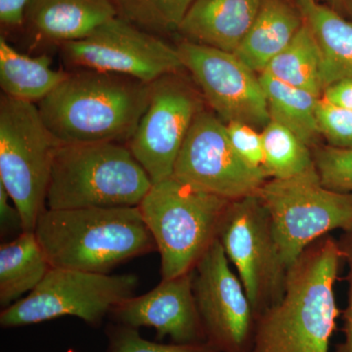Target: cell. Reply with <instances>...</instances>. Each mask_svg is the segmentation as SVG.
Returning <instances> with one entry per match:
<instances>
[{"mask_svg":"<svg viewBox=\"0 0 352 352\" xmlns=\"http://www.w3.org/2000/svg\"><path fill=\"white\" fill-rule=\"evenodd\" d=\"M342 261L330 234L308 245L288 268L281 300L256 317L249 352H330Z\"/></svg>","mask_w":352,"mask_h":352,"instance_id":"obj_1","label":"cell"},{"mask_svg":"<svg viewBox=\"0 0 352 352\" xmlns=\"http://www.w3.org/2000/svg\"><path fill=\"white\" fill-rule=\"evenodd\" d=\"M151 83L88 69L69 71L54 91L36 104L60 144L127 145L149 103Z\"/></svg>","mask_w":352,"mask_h":352,"instance_id":"obj_2","label":"cell"},{"mask_svg":"<svg viewBox=\"0 0 352 352\" xmlns=\"http://www.w3.org/2000/svg\"><path fill=\"white\" fill-rule=\"evenodd\" d=\"M34 232L51 267L108 274L157 251L139 207L46 208Z\"/></svg>","mask_w":352,"mask_h":352,"instance_id":"obj_3","label":"cell"},{"mask_svg":"<svg viewBox=\"0 0 352 352\" xmlns=\"http://www.w3.org/2000/svg\"><path fill=\"white\" fill-rule=\"evenodd\" d=\"M153 185L126 144L76 143L58 147L47 208L139 207Z\"/></svg>","mask_w":352,"mask_h":352,"instance_id":"obj_4","label":"cell"},{"mask_svg":"<svg viewBox=\"0 0 352 352\" xmlns=\"http://www.w3.org/2000/svg\"><path fill=\"white\" fill-rule=\"evenodd\" d=\"M229 204L175 177L152 185L139 208L161 256L162 279L193 272L217 239Z\"/></svg>","mask_w":352,"mask_h":352,"instance_id":"obj_5","label":"cell"},{"mask_svg":"<svg viewBox=\"0 0 352 352\" xmlns=\"http://www.w3.org/2000/svg\"><path fill=\"white\" fill-rule=\"evenodd\" d=\"M61 145L36 104L0 97V183L19 210L23 231H34L47 208L53 162Z\"/></svg>","mask_w":352,"mask_h":352,"instance_id":"obj_6","label":"cell"},{"mask_svg":"<svg viewBox=\"0 0 352 352\" xmlns=\"http://www.w3.org/2000/svg\"><path fill=\"white\" fill-rule=\"evenodd\" d=\"M258 197L288 268L315 241L332 231L352 230V193L324 186L316 166L287 179H268Z\"/></svg>","mask_w":352,"mask_h":352,"instance_id":"obj_7","label":"cell"},{"mask_svg":"<svg viewBox=\"0 0 352 352\" xmlns=\"http://www.w3.org/2000/svg\"><path fill=\"white\" fill-rule=\"evenodd\" d=\"M138 278L133 274L51 267L34 291L4 308L3 328L32 325L63 316H74L96 325L127 298L133 296Z\"/></svg>","mask_w":352,"mask_h":352,"instance_id":"obj_8","label":"cell"},{"mask_svg":"<svg viewBox=\"0 0 352 352\" xmlns=\"http://www.w3.org/2000/svg\"><path fill=\"white\" fill-rule=\"evenodd\" d=\"M217 238L235 266L256 318L281 300L288 272L270 214L258 196L230 201Z\"/></svg>","mask_w":352,"mask_h":352,"instance_id":"obj_9","label":"cell"},{"mask_svg":"<svg viewBox=\"0 0 352 352\" xmlns=\"http://www.w3.org/2000/svg\"><path fill=\"white\" fill-rule=\"evenodd\" d=\"M65 66L116 74L152 83L184 69L177 46L139 29L120 16L80 41L60 46Z\"/></svg>","mask_w":352,"mask_h":352,"instance_id":"obj_10","label":"cell"},{"mask_svg":"<svg viewBox=\"0 0 352 352\" xmlns=\"http://www.w3.org/2000/svg\"><path fill=\"white\" fill-rule=\"evenodd\" d=\"M182 73L168 74L151 83L149 103L127 143L153 184L173 177L190 129L205 110L201 95Z\"/></svg>","mask_w":352,"mask_h":352,"instance_id":"obj_11","label":"cell"},{"mask_svg":"<svg viewBox=\"0 0 352 352\" xmlns=\"http://www.w3.org/2000/svg\"><path fill=\"white\" fill-rule=\"evenodd\" d=\"M173 177L200 191L230 201L258 196L268 177L234 151L226 122L203 110L197 116L173 170Z\"/></svg>","mask_w":352,"mask_h":352,"instance_id":"obj_12","label":"cell"},{"mask_svg":"<svg viewBox=\"0 0 352 352\" xmlns=\"http://www.w3.org/2000/svg\"><path fill=\"white\" fill-rule=\"evenodd\" d=\"M183 67L222 122L264 129L270 122L259 76L234 53L183 39L178 43Z\"/></svg>","mask_w":352,"mask_h":352,"instance_id":"obj_13","label":"cell"},{"mask_svg":"<svg viewBox=\"0 0 352 352\" xmlns=\"http://www.w3.org/2000/svg\"><path fill=\"white\" fill-rule=\"evenodd\" d=\"M193 289L208 342L220 352H249L256 315L219 238L197 264Z\"/></svg>","mask_w":352,"mask_h":352,"instance_id":"obj_14","label":"cell"},{"mask_svg":"<svg viewBox=\"0 0 352 352\" xmlns=\"http://www.w3.org/2000/svg\"><path fill=\"white\" fill-rule=\"evenodd\" d=\"M193 272L162 279L149 293L127 298L112 314L122 325L156 329L157 339L168 336L175 344L208 342L194 294Z\"/></svg>","mask_w":352,"mask_h":352,"instance_id":"obj_15","label":"cell"},{"mask_svg":"<svg viewBox=\"0 0 352 352\" xmlns=\"http://www.w3.org/2000/svg\"><path fill=\"white\" fill-rule=\"evenodd\" d=\"M117 16L113 0H31L24 25L39 41L60 47L85 38Z\"/></svg>","mask_w":352,"mask_h":352,"instance_id":"obj_16","label":"cell"},{"mask_svg":"<svg viewBox=\"0 0 352 352\" xmlns=\"http://www.w3.org/2000/svg\"><path fill=\"white\" fill-rule=\"evenodd\" d=\"M263 0H196L179 28L186 41L235 53Z\"/></svg>","mask_w":352,"mask_h":352,"instance_id":"obj_17","label":"cell"},{"mask_svg":"<svg viewBox=\"0 0 352 352\" xmlns=\"http://www.w3.org/2000/svg\"><path fill=\"white\" fill-rule=\"evenodd\" d=\"M302 24L298 6L287 0H263L254 24L234 54L252 71L261 74L291 43Z\"/></svg>","mask_w":352,"mask_h":352,"instance_id":"obj_18","label":"cell"},{"mask_svg":"<svg viewBox=\"0 0 352 352\" xmlns=\"http://www.w3.org/2000/svg\"><path fill=\"white\" fill-rule=\"evenodd\" d=\"M296 2L320 50L324 91L340 80H352V20L317 0Z\"/></svg>","mask_w":352,"mask_h":352,"instance_id":"obj_19","label":"cell"},{"mask_svg":"<svg viewBox=\"0 0 352 352\" xmlns=\"http://www.w3.org/2000/svg\"><path fill=\"white\" fill-rule=\"evenodd\" d=\"M52 58L30 56L19 52L6 38H0V87L2 94L38 104L56 89L69 71L55 69Z\"/></svg>","mask_w":352,"mask_h":352,"instance_id":"obj_20","label":"cell"},{"mask_svg":"<svg viewBox=\"0 0 352 352\" xmlns=\"http://www.w3.org/2000/svg\"><path fill=\"white\" fill-rule=\"evenodd\" d=\"M51 265L34 231H22L0 247V305L4 308L34 291Z\"/></svg>","mask_w":352,"mask_h":352,"instance_id":"obj_21","label":"cell"},{"mask_svg":"<svg viewBox=\"0 0 352 352\" xmlns=\"http://www.w3.org/2000/svg\"><path fill=\"white\" fill-rule=\"evenodd\" d=\"M270 120L295 133L310 149L318 147L322 138L317 120L319 98L305 89L293 87L263 72L259 75Z\"/></svg>","mask_w":352,"mask_h":352,"instance_id":"obj_22","label":"cell"},{"mask_svg":"<svg viewBox=\"0 0 352 352\" xmlns=\"http://www.w3.org/2000/svg\"><path fill=\"white\" fill-rule=\"evenodd\" d=\"M263 72L281 82L307 90L315 96H322L324 87L321 52L305 21L291 43L271 60Z\"/></svg>","mask_w":352,"mask_h":352,"instance_id":"obj_23","label":"cell"},{"mask_svg":"<svg viewBox=\"0 0 352 352\" xmlns=\"http://www.w3.org/2000/svg\"><path fill=\"white\" fill-rule=\"evenodd\" d=\"M261 135L268 179H287L315 168L312 150L287 127L270 120Z\"/></svg>","mask_w":352,"mask_h":352,"instance_id":"obj_24","label":"cell"},{"mask_svg":"<svg viewBox=\"0 0 352 352\" xmlns=\"http://www.w3.org/2000/svg\"><path fill=\"white\" fill-rule=\"evenodd\" d=\"M122 19L155 36L178 32L196 0H113Z\"/></svg>","mask_w":352,"mask_h":352,"instance_id":"obj_25","label":"cell"},{"mask_svg":"<svg viewBox=\"0 0 352 352\" xmlns=\"http://www.w3.org/2000/svg\"><path fill=\"white\" fill-rule=\"evenodd\" d=\"M312 153L324 186L333 191L352 193V149L318 146Z\"/></svg>","mask_w":352,"mask_h":352,"instance_id":"obj_26","label":"cell"},{"mask_svg":"<svg viewBox=\"0 0 352 352\" xmlns=\"http://www.w3.org/2000/svg\"><path fill=\"white\" fill-rule=\"evenodd\" d=\"M109 352H220L210 342L164 344L143 339L138 329L120 324L109 333Z\"/></svg>","mask_w":352,"mask_h":352,"instance_id":"obj_27","label":"cell"},{"mask_svg":"<svg viewBox=\"0 0 352 352\" xmlns=\"http://www.w3.org/2000/svg\"><path fill=\"white\" fill-rule=\"evenodd\" d=\"M317 120L322 138L329 145L342 149H352V111L333 105L319 98Z\"/></svg>","mask_w":352,"mask_h":352,"instance_id":"obj_28","label":"cell"},{"mask_svg":"<svg viewBox=\"0 0 352 352\" xmlns=\"http://www.w3.org/2000/svg\"><path fill=\"white\" fill-rule=\"evenodd\" d=\"M226 126L229 142L238 156L252 168L263 170L264 151L261 132L239 122H228Z\"/></svg>","mask_w":352,"mask_h":352,"instance_id":"obj_29","label":"cell"},{"mask_svg":"<svg viewBox=\"0 0 352 352\" xmlns=\"http://www.w3.org/2000/svg\"><path fill=\"white\" fill-rule=\"evenodd\" d=\"M342 259L347 265V302L342 311V331L344 340L336 346L335 352H352V230L344 231L338 240Z\"/></svg>","mask_w":352,"mask_h":352,"instance_id":"obj_30","label":"cell"},{"mask_svg":"<svg viewBox=\"0 0 352 352\" xmlns=\"http://www.w3.org/2000/svg\"><path fill=\"white\" fill-rule=\"evenodd\" d=\"M31 0H0V23L6 30L24 27L25 10Z\"/></svg>","mask_w":352,"mask_h":352,"instance_id":"obj_31","label":"cell"},{"mask_svg":"<svg viewBox=\"0 0 352 352\" xmlns=\"http://www.w3.org/2000/svg\"><path fill=\"white\" fill-rule=\"evenodd\" d=\"M321 98L352 111V80H342L326 88Z\"/></svg>","mask_w":352,"mask_h":352,"instance_id":"obj_32","label":"cell"},{"mask_svg":"<svg viewBox=\"0 0 352 352\" xmlns=\"http://www.w3.org/2000/svg\"><path fill=\"white\" fill-rule=\"evenodd\" d=\"M0 219H1V229L20 227L22 229V219L19 210L13 203L12 199L7 193L3 185L0 183Z\"/></svg>","mask_w":352,"mask_h":352,"instance_id":"obj_33","label":"cell"},{"mask_svg":"<svg viewBox=\"0 0 352 352\" xmlns=\"http://www.w3.org/2000/svg\"><path fill=\"white\" fill-rule=\"evenodd\" d=\"M347 19L352 20V0H317Z\"/></svg>","mask_w":352,"mask_h":352,"instance_id":"obj_34","label":"cell"}]
</instances>
